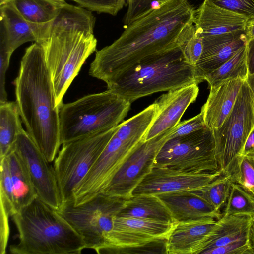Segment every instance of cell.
I'll list each match as a JSON object with an SVG mask.
<instances>
[{
  "label": "cell",
  "mask_w": 254,
  "mask_h": 254,
  "mask_svg": "<svg viewBox=\"0 0 254 254\" xmlns=\"http://www.w3.org/2000/svg\"><path fill=\"white\" fill-rule=\"evenodd\" d=\"M195 12L190 0H170L152 9L96 51L89 74L107 83L143 58L182 46L195 33Z\"/></svg>",
  "instance_id": "obj_1"
},
{
  "label": "cell",
  "mask_w": 254,
  "mask_h": 254,
  "mask_svg": "<svg viewBox=\"0 0 254 254\" xmlns=\"http://www.w3.org/2000/svg\"><path fill=\"white\" fill-rule=\"evenodd\" d=\"M16 102L31 138L51 163L61 145L59 107L41 45L26 48L14 81Z\"/></svg>",
  "instance_id": "obj_2"
},
{
  "label": "cell",
  "mask_w": 254,
  "mask_h": 254,
  "mask_svg": "<svg viewBox=\"0 0 254 254\" xmlns=\"http://www.w3.org/2000/svg\"><path fill=\"white\" fill-rule=\"evenodd\" d=\"M95 23V18L91 12L65 2L37 42L43 48L59 108L83 64L96 50Z\"/></svg>",
  "instance_id": "obj_3"
},
{
  "label": "cell",
  "mask_w": 254,
  "mask_h": 254,
  "mask_svg": "<svg viewBox=\"0 0 254 254\" xmlns=\"http://www.w3.org/2000/svg\"><path fill=\"white\" fill-rule=\"evenodd\" d=\"M204 81L181 46L148 56L107 83V90L131 104L137 99Z\"/></svg>",
  "instance_id": "obj_4"
},
{
  "label": "cell",
  "mask_w": 254,
  "mask_h": 254,
  "mask_svg": "<svg viewBox=\"0 0 254 254\" xmlns=\"http://www.w3.org/2000/svg\"><path fill=\"white\" fill-rule=\"evenodd\" d=\"M18 241L12 254H79L86 249L82 237L59 212L38 196L12 217Z\"/></svg>",
  "instance_id": "obj_5"
},
{
  "label": "cell",
  "mask_w": 254,
  "mask_h": 254,
  "mask_svg": "<svg viewBox=\"0 0 254 254\" xmlns=\"http://www.w3.org/2000/svg\"><path fill=\"white\" fill-rule=\"evenodd\" d=\"M131 103L107 90L89 94L59 108L61 145L116 127L123 122Z\"/></svg>",
  "instance_id": "obj_6"
},
{
  "label": "cell",
  "mask_w": 254,
  "mask_h": 254,
  "mask_svg": "<svg viewBox=\"0 0 254 254\" xmlns=\"http://www.w3.org/2000/svg\"><path fill=\"white\" fill-rule=\"evenodd\" d=\"M117 128L62 144L54 163L62 205L74 202V190L98 159Z\"/></svg>",
  "instance_id": "obj_7"
},
{
  "label": "cell",
  "mask_w": 254,
  "mask_h": 254,
  "mask_svg": "<svg viewBox=\"0 0 254 254\" xmlns=\"http://www.w3.org/2000/svg\"><path fill=\"white\" fill-rule=\"evenodd\" d=\"M254 127V108L252 93L246 80L231 112L219 128L212 130L215 156L222 175H231L237 157L241 154Z\"/></svg>",
  "instance_id": "obj_8"
},
{
  "label": "cell",
  "mask_w": 254,
  "mask_h": 254,
  "mask_svg": "<svg viewBox=\"0 0 254 254\" xmlns=\"http://www.w3.org/2000/svg\"><path fill=\"white\" fill-rule=\"evenodd\" d=\"M154 165L187 172L219 170L213 130L206 126L190 134L169 138L158 152Z\"/></svg>",
  "instance_id": "obj_9"
},
{
  "label": "cell",
  "mask_w": 254,
  "mask_h": 254,
  "mask_svg": "<svg viewBox=\"0 0 254 254\" xmlns=\"http://www.w3.org/2000/svg\"><path fill=\"white\" fill-rule=\"evenodd\" d=\"M127 200L101 193L78 205H63L57 211L82 237L86 249L97 253Z\"/></svg>",
  "instance_id": "obj_10"
},
{
  "label": "cell",
  "mask_w": 254,
  "mask_h": 254,
  "mask_svg": "<svg viewBox=\"0 0 254 254\" xmlns=\"http://www.w3.org/2000/svg\"><path fill=\"white\" fill-rule=\"evenodd\" d=\"M172 129L146 141H141L103 190L106 194L128 199L136 187L151 171L156 157L169 139Z\"/></svg>",
  "instance_id": "obj_11"
},
{
  "label": "cell",
  "mask_w": 254,
  "mask_h": 254,
  "mask_svg": "<svg viewBox=\"0 0 254 254\" xmlns=\"http://www.w3.org/2000/svg\"><path fill=\"white\" fill-rule=\"evenodd\" d=\"M138 143L124 141L114 133L98 159L74 190L73 204H82L102 193Z\"/></svg>",
  "instance_id": "obj_12"
},
{
  "label": "cell",
  "mask_w": 254,
  "mask_h": 254,
  "mask_svg": "<svg viewBox=\"0 0 254 254\" xmlns=\"http://www.w3.org/2000/svg\"><path fill=\"white\" fill-rule=\"evenodd\" d=\"M177 222L116 216L112 229L104 236V243L98 254H110L116 249L145 245L168 239Z\"/></svg>",
  "instance_id": "obj_13"
},
{
  "label": "cell",
  "mask_w": 254,
  "mask_h": 254,
  "mask_svg": "<svg viewBox=\"0 0 254 254\" xmlns=\"http://www.w3.org/2000/svg\"><path fill=\"white\" fill-rule=\"evenodd\" d=\"M12 149L26 165L38 197L59 210L62 202L54 166L23 128L18 134Z\"/></svg>",
  "instance_id": "obj_14"
},
{
  "label": "cell",
  "mask_w": 254,
  "mask_h": 254,
  "mask_svg": "<svg viewBox=\"0 0 254 254\" xmlns=\"http://www.w3.org/2000/svg\"><path fill=\"white\" fill-rule=\"evenodd\" d=\"M222 175L214 172H187L153 165L151 171L133 190L132 197L199 190Z\"/></svg>",
  "instance_id": "obj_15"
},
{
  "label": "cell",
  "mask_w": 254,
  "mask_h": 254,
  "mask_svg": "<svg viewBox=\"0 0 254 254\" xmlns=\"http://www.w3.org/2000/svg\"><path fill=\"white\" fill-rule=\"evenodd\" d=\"M198 84L194 83L168 91L154 103L157 113L143 141L149 140L175 127L190 104L198 95Z\"/></svg>",
  "instance_id": "obj_16"
},
{
  "label": "cell",
  "mask_w": 254,
  "mask_h": 254,
  "mask_svg": "<svg viewBox=\"0 0 254 254\" xmlns=\"http://www.w3.org/2000/svg\"><path fill=\"white\" fill-rule=\"evenodd\" d=\"M203 38V51L195 65L204 80L206 75L215 70L247 43L244 31H236Z\"/></svg>",
  "instance_id": "obj_17"
},
{
  "label": "cell",
  "mask_w": 254,
  "mask_h": 254,
  "mask_svg": "<svg viewBox=\"0 0 254 254\" xmlns=\"http://www.w3.org/2000/svg\"><path fill=\"white\" fill-rule=\"evenodd\" d=\"M157 195L169 210L176 222L206 218L219 219L222 216L207 200L194 190L159 194Z\"/></svg>",
  "instance_id": "obj_18"
},
{
  "label": "cell",
  "mask_w": 254,
  "mask_h": 254,
  "mask_svg": "<svg viewBox=\"0 0 254 254\" xmlns=\"http://www.w3.org/2000/svg\"><path fill=\"white\" fill-rule=\"evenodd\" d=\"M216 221L206 218L177 222L167 239V254H201Z\"/></svg>",
  "instance_id": "obj_19"
},
{
  "label": "cell",
  "mask_w": 254,
  "mask_h": 254,
  "mask_svg": "<svg viewBox=\"0 0 254 254\" xmlns=\"http://www.w3.org/2000/svg\"><path fill=\"white\" fill-rule=\"evenodd\" d=\"M0 36L12 53L26 42L39 41L51 23L39 25L28 21L10 1L0 6Z\"/></svg>",
  "instance_id": "obj_20"
},
{
  "label": "cell",
  "mask_w": 254,
  "mask_h": 254,
  "mask_svg": "<svg viewBox=\"0 0 254 254\" xmlns=\"http://www.w3.org/2000/svg\"><path fill=\"white\" fill-rule=\"evenodd\" d=\"M248 19L204 0L196 9L194 25L195 33L203 37L244 31Z\"/></svg>",
  "instance_id": "obj_21"
},
{
  "label": "cell",
  "mask_w": 254,
  "mask_h": 254,
  "mask_svg": "<svg viewBox=\"0 0 254 254\" xmlns=\"http://www.w3.org/2000/svg\"><path fill=\"white\" fill-rule=\"evenodd\" d=\"M245 80L239 77L230 78L210 87L207 99L201 109L207 127L214 130L222 125L231 112Z\"/></svg>",
  "instance_id": "obj_22"
},
{
  "label": "cell",
  "mask_w": 254,
  "mask_h": 254,
  "mask_svg": "<svg viewBox=\"0 0 254 254\" xmlns=\"http://www.w3.org/2000/svg\"><path fill=\"white\" fill-rule=\"evenodd\" d=\"M0 254H5L10 235L9 219L16 213L7 156L0 160Z\"/></svg>",
  "instance_id": "obj_23"
},
{
  "label": "cell",
  "mask_w": 254,
  "mask_h": 254,
  "mask_svg": "<svg viewBox=\"0 0 254 254\" xmlns=\"http://www.w3.org/2000/svg\"><path fill=\"white\" fill-rule=\"evenodd\" d=\"M117 216L176 222L162 200L152 194L139 195L127 200Z\"/></svg>",
  "instance_id": "obj_24"
},
{
  "label": "cell",
  "mask_w": 254,
  "mask_h": 254,
  "mask_svg": "<svg viewBox=\"0 0 254 254\" xmlns=\"http://www.w3.org/2000/svg\"><path fill=\"white\" fill-rule=\"evenodd\" d=\"M7 157L17 212L38 196L27 168L20 156L12 149Z\"/></svg>",
  "instance_id": "obj_25"
},
{
  "label": "cell",
  "mask_w": 254,
  "mask_h": 254,
  "mask_svg": "<svg viewBox=\"0 0 254 254\" xmlns=\"http://www.w3.org/2000/svg\"><path fill=\"white\" fill-rule=\"evenodd\" d=\"M10 2L26 20L39 25L52 22L66 2L59 0H11Z\"/></svg>",
  "instance_id": "obj_26"
},
{
  "label": "cell",
  "mask_w": 254,
  "mask_h": 254,
  "mask_svg": "<svg viewBox=\"0 0 254 254\" xmlns=\"http://www.w3.org/2000/svg\"><path fill=\"white\" fill-rule=\"evenodd\" d=\"M16 102L0 103V160L12 149L17 135L23 129Z\"/></svg>",
  "instance_id": "obj_27"
},
{
  "label": "cell",
  "mask_w": 254,
  "mask_h": 254,
  "mask_svg": "<svg viewBox=\"0 0 254 254\" xmlns=\"http://www.w3.org/2000/svg\"><path fill=\"white\" fill-rule=\"evenodd\" d=\"M155 103L117 126L115 134L121 139L137 144L143 141L144 136L151 126L157 113Z\"/></svg>",
  "instance_id": "obj_28"
},
{
  "label": "cell",
  "mask_w": 254,
  "mask_h": 254,
  "mask_svg": "<svg viewBox=\"0 0 254 254\" xmlns=\"http://www.w3.org/2000/svg\"><path fill=\"white\" fill-rule=\"evenodd\" d=\"M248 75L246 44L219 67L206 75L204 80L210 87L230 78L239 77L246 80Z\"/></svg>",
  "instance_id": "obj_29"
},
{
  "label": "cell",
  "mask_w": 254,
  "mask_h": 254,
  "mask_svg": "<svg viewBox=\"0 0 254 254\" xmlns=\"http://www.w3.org/2000/svg\"><path fill=\"white\" fill-rule=\"evenodd\" d=\"M254 216V197L238 184L233 182L222 216Z\"/></svg>",
  "instance_id": "obj_30"
},
{
  "label": "cell",
  "mask_w": 254,
  "mask_h": 254,
  "mask_svg": "<svg viewBox=\"0 0 254 254\" xmlns=\"http://www.w3.org/2000/svg\"><path fill=\"white\" fill-rule=\"evenodd\" d=\"M233 182L231 175L222 174L202 189L194 190L220 211L227 202Z\"/></svg>",
  "instance_id": "obj_31"
},
{
  "label": "cell",
  "mask_w": 254,
  "mask_h": 254,
  "mask_svg": "<svg viewBox=\"0 0 254 254\" xmlns=\"http://www.w3.org/2000/svg\"><path fill=\"white\" fill-rule=\"evenodd\" d=\"M231 176L233 182L254 197V154L238 156Z\"/></svg>",
  "instance_id": "obj_32"
},
{
  "label": "cell",
  "mask_w": 254,
  "mask_h": 254,
  "mask_svg": "<svg viewBox=\"0 0 254 254\" xmlns=\"http://www.w3.org/2000/svg\"><path fill=\"white\" fill-rule=\"evenodd\" d=\"M170 0H130L124 19V27Z\"/></svg>",
  "instance_id": "obj_33"
},
{
  "label": "cell",
  "mask_w": 254,
  "mask_h": 254,
  "mask_svg": "<svg viewBox=\"0 0 254 254\" xmlns=\"http://www.w3.org/2000/svg\"><path fill=\"white\" fill-rule=\"evenodd\" d=\"M81 7L98 13L115 16L123 8L127 0H70Z\"/></svg>",
  "instance_id": "obj_34"
},
{
  "label": "cell",
  "mask_w": 254,
  "mask_h": 254,
  "mask_svg": "<svg viewBox=\"0 0 254 254\" xmlns=\"http://www.w3.org/2000/svg\"><path fill=\"white\" fill-rule=\"evenodd\" d=\"M216 5L243 15L254 17V0H207Z\"/></svg>",
  "instance_id": "obj_35"
},
{
  "label": "cell",
  "mask_w": 254,
  "mask_h": 254,
  "mask_svg": "<svg viewBox=\"0 0 254 254\" xmlns=\"http://www.w3.org/2000/svg\"><path fill=\"white\" fill-rule=\"evenodd\" d=\"M202 254H254L251 238L226 245L206 249Z\"/></svg>",
  "instance_id": "obj_36"
},
{
  "label": "cell",
  "mask_w": 254,
  "mask_h": 254,
  "mask_svg": "<svg viewBox=\"0 0 254 254\" xmlns=\"http://www.w3.org/2000/svg\"><path fill=\"white\" fill-rule=\"evenodd\" d=\"M186 60L190 63L196 65L203 51V38L198 34L194 33L181 46Z\"/></svg>",
  "instance_id": "obj_37"
},
{
  "label": "cell",
  "mask_w": 254,
  "mask_h": 254,
  "mask_svg": "<svg viewBox=\"0 0 254 254\" xmlns=\"http://www.w3.org/2000/svg\"><path fill=\"white\" fill-rule=\"evenodd\" d=\"M205 127L203 114L200 111V113L196 116L179 122L172 128L169 138L185 135L202 129Z\"/></svg>",
  "instance_id": "obj_38"
},
{
  "label": "cell",
  "mask_w": 254,
  "mask_h": 254,
  "mask_svg": "<svg viewBox=\"0 0 254 254\" xmlns=\"http://www.w3.org/2000/svg\"><path fill=\"white\" fill-rule=\"evenodd\" d=\"M12 53L8 49L4 39L0 38V103L7 102L5 85V74L8 68Z\"/></svg>",
  "instance_id": "obj_39"
},
{
  "label": "cell",
  "mask_w": 254,
  "mask_h": 254,
  "mask_svg": "<svg viewBox=\"0 0 254 254\" xmlns=\"http://www.w3.org/2000/svg\"><path fill=\"white\" fill-rule=\"evenodd\" d=\"M246 62L248 75L254 74V38L247 42Z\"/></svg>",
  "instance_id": "obj_40"
},
{
  "label": "cell",
  "mask_w": 254,
  "mask_h": 254,
  "mask_svg": "<svg viewBox=\"0 0 254 254\" xmlns=\"http://www.w3.org/2000/svg\"><path fill=\"white\" fill-rule=\"evenodd\" d=\"M247 154H254V127L249 134L240 155Z\"/></svg>",
  "instance_id": "obj_41"
},
{
  "label": "cell",
  "mask_w": 254,
  "mask_h": 254,
  "mask_svg": "<svg viewBox=\"0 0 254 254\" xmlns=\"http://www.w3.org/2000/svg\"><path fill=\"white\" fill-rule=\"evenodd\" d=\"M244 33L247 42L254 38V17L249 18L245 27Z\"/></svg>",
  "instance_id": "obj_42"
},
{
  "label": "cell",
  "mask_w": 254,
  "mask_h": 254,
  "mask_svg": "<svg viewBox=\"0 0 254 254\" xmlns=\"http://www.w3.org/2000/svg\"><path fill=\"white\" fill-rule=\"evenodd\" d=\"M246 81L251 91L252 100L254 108V74L248 75Z\"/></svg>",
  "instance_id": "obj_43"
},
{
  "label": "cell",
  "mask_w": 254,
  "mask_h": 254,
  "mask_svg": "<svg viewBox=\"0 0 254 254\" xmlns=\"http://www.w3.org/2000/svg\"><path fill=\"white\" fill-rule=\"evenodd\" d=\"M11 0H0V6L10 2Z\"/></svg>",
  "instance_id": "obj_44"
},
{
  "label": "cell",
  "mask_w": 254,
  "mask_h": 254,
  "mask_svg": "<svg viewBox=\"0 0 254 254\" xmlns=\"http://www.w3.org/2000/svg\"><path fill=\"white\" fill-rule=\"evenodd\" d=\"M254 223H253V230L254 231Z\"/></svg>",
  "instance_id": "obj_45"
},
{
  "label": "cell",
  "mask_w": 254,
  "mask_h": 254,
  "mask_svg": "<svg viewBox=\"0 0 254 254\" xmlns=\"http://www.w3.org/2000/svg\"><path fill=\"white\" fill-rule=\"evenodd\" d=\"M130 0H127V3Z\"/></svg>",
  "instance_id": "obj_46"
},
{
  "label": "cell",
  "mask_w": 254,
  "mask_h": 254,
  "mask_svg": "<svg viewBox=\"0 0 254 254\" xmlns=\"http://www.w3.org/2000/svg\"><path fill=\"white\" fill-rule=\"evenodd\" d=\"M59 0L65 1V0Z\"/></svg>",
  "instance_id": "obj_47"
}]
</instances>
